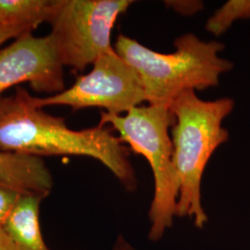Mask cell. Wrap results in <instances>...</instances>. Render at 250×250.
Returning a JSON list of instances; mask_svg holds the SVG:
<instances>
[{"mask_svg":"<svg viewBox=\"0 0 250 250\" xmlns=\"http://www.w3.org/2000/svg\"><path fill=\"white\" fill-rule=\"evenodd\" d=\"M33 104L68 106L73 110L100 107L112 115H121L146 101L143 83L129 63L114 49L99 56L87 74L77 77L68 89L45 98L33 97Z\"/></svg>","mask_w":250,"mask_h":250,"instance_id":"6","label":"cell"},{"mask_svg":"<svg viewBox=\"0 0 250 250\" xmlns=\"http://www.w3.org/2000/svg\"><path fill=\"white\" fill-rule=\"evenodd\" d=\"M166 6L174 9L185 16H191L203 9V3L201 1H165Z\"/></svg>","mask_w":250,"mask_h":250,"instance_id":"13","label":"cell"},{"mask_svg":"<svg viewBox=\"0 0 250 250\" xmlns=\"http://www.w3.org/2000/svg\"><path fill=\"white\" fill-rule=\"evenodd\" d=\"M174 116L169 107L138 106L125 115L101 112L100 125H110L120 139L133 151L143 156L151 167L155 190L149 218V238L156 241L172 225L178 199V175L173 163L170 128Z\"/></svg>","mask_w":250,"mask_h":250,"instance_id":"4","label":"cell"},{"mask_svg":"<svg viewBox=\"0 0 250 250\" xmlns=\"http://www.w3.org/2000/svg\"><path fill=\"white\" fill-rule=\"evenodd\" d=\"M23 83L51 96L65 90L62 64L50 35L36 37L28 32L0 49V97Z\"/></svg>","mask_w":250,"mask_h":250,"instance_id":"7","label":"cell"},{"mask_svg":"<svg viewBox=\"0 0 250 250\" xmlns=\"http://www.w3.org/2000/svg\"><path fill=\"white\" fill-rule=\"evenodd\" d=\"M115 250H132V249L125 243H118Z\"/></svg>","mask_w":250,"mask_h":250,"instance_id":"16","label":"cell"},{"mask_svg":"<svg viewBox=\"0 0 250 250\" xmlns=\"http://www.w3.org/2000/svg\"><path fill=\"white\" fill-rule=\"evenodd\" d=\"M43 199L44 197L35 195L21 196L3 227L19 250H49L39 223V209Z\"/></svg>","mask_w":250,"mask_h":250,"instance_id":"9","label":"cell"},{"mask_svg":"<svg viewBox=\"0 0 250 250\" xmlns=\"http://www.w3.org/2000/svg\"><path fill=\"white\" fill-rule=\"evenodd\" d=\"M33 29L22 25H0V45L12 38L32 32Z\"/></svg>","mask_w":250,"mask_h":250,"instance_id":"14","label":"cell"},{"mask_svg":"<svg viewBox=\"0 0 250 250\" xmlns=\"http://www.w3.org/2000/svg\"><path fill=\"white\" fill-rule=\"evenodd\" d=\"M133 3L132 0H53L49 35L63 67L83 71L99 56L114 49L112 30Z\"/></svg>","mask_w":250,"mask_h":250,"instance_id":"5","label":"cell"},{"mask_svg":"<svg viewBox=\"0 0 250 250\" xmlns=\"http://www.w3.org/2000/svg\"><path fill=\"white\" fill-rule=\"evenodd\" d=\"M33 96L17 86L10 97H0V150L36 157L85 156L100 161L127 190H134L136 178L129 161V149L100 125L69 128L62 117L53 116L33 104Z\"/></svg>","mask_w":250,"mask_h":250,"instance_id":"1","label":"cell"},{"mask_svg":"<svg viewBox=\"0 0 250 250\" xmlns=\"http://www.w3.org/2000/svg\"><path fill=\"white\" fill-rule=\"evenodd\" d=\"M232 99L203 100L195 91L181 94L170 106L173 163L179 179L175 215L188 217L202 228L208 216L201 202V181L215 150L229 138L223 122L233 109Z\"/></svg>","mask_w":250,"mask_h":250,"instance_id":"3","label":"cell"},{"mask_svg":"<svg viewBox=\"0 0 250 250\" xmlns=\"http://www.w3.org/2000/svg\"><path fill=\"white\" fill-rule=\"evenodd\" d=\"M21 196L23 195L16 191L0 187V229L3 230L11 210Z\"/></svg>","mask_w":250,"mask_h":250,"instance_id":"12","label":"cell"},{"mask_svg":"<svg viewBox=\"0 0 250 250\" xmlns=\"http://www.w3.org/2000/svg\"><path fill=\"white\" fill-rule=\"evenodd\" d=\"M53 176L45 161L36 156L0 150V187L21 195L47 197Z\"/></svg>","mask_w":250,"mask_h":250,"instance_id":"8","label":"cell"},{"mask_svg":"<svg viewBox=\"0 0 250 250\" xmlns=\"http://www.w3.org/2000/svg\"><path fill=\"white\" fill-rule=\"evenodd\" d=\"M174 46L173 53H160L128 36L117 37L114 50L138 72L149 105L170 108L184 92L215 87L221 75L232 69V62L219 56L224 45L218 41L189 33L178 37Z\"/></svg>","mask_w":250,"mask_h":250,"instance_id":"2","label":"cell"},{"mask_svg":"<svg viewBox=\"0 0 250 250\" xmlns=\"http://www.w3.org/2000/svg\"><path fill=\"white\" fill-rule=\"evenodd\" d=\"M238 19L250 20V1H228L207 21L206 30L214 36H221Z\"/></svg>","mask_w":250,"mask_h":250,"instance_id":"11","label":"cell"},{"mask_svg":"<svg viewBox=\"0 0 250 250\" xmlns=\"http://www.w3.org/2000/svg\"><path fill=\"white\" fill-rule=\"evenodd\" d=\"M0 250H19L2 229H0Z\"/></svg>","mask_w":250,"mask_h":250,"instance_id":"15","label":"cell"},{"mask_svg":"<svg viewBox=\"0 0 250 250\" xmlns=\"http://www.w3.org/2000/svg\"><path fill=\"white\" fill-rule=\"evenodd\" d=\"M53 0H0V25L36 29L50 17Z\"/></svg>","mask_w":250,"mask_h":250,"instance_id":"10","label":"cell"}]
</instances>
